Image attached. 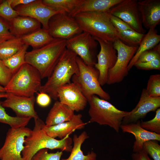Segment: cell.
<instances>
[{
	"instance_id": "obj_34",
	"label": "cell",
	"mask_w": 160,
	"mask_h": 160,
	"mask_svg": "<svg viewBox=\"0 0 160 160\" xmlns=\"http://www.w3.org/2000/svg\"><path fill=\"white\" fill-rule=\"evenodd\" d=\"M141 127L148 131L160 134V108L156 111L155 117L152 119L146 121H141Z\"/></svg>"
},
{
	"instance_id": "obj_25",
	"label": "cell",
	"mask_w": 160,
	"mask_h": 160,
	"mask_svg": "<svg viewBox=\"0 0 160 160\" xmlns=\"http://www.w3.org/2000/svg\"><path fill=\"white\" fill-rule=\"evenodd\" d=\"M88 138L89 136L85 131L78 136L74 135L72 139L73 146L70 155L68 158L61 160H96L97 154L94 151H92L84 155L81 150L82 145Z\"/></svg>"
},
{
	"instance_id": "obj_22",
	"label": "cell",
	"mask_w": 160,
	"mask_h": 160,
	"mask_svg": "<svg viewBox=\"0 0 160 160\" xmlns=\"http://www.w3.org/2000/svg\"><path fill=\"white\" fill-rule=\"evenodd\" d=\"M74 112L67 106L56 100L47 115L45 125L50 127L69 121L74 115Z\"/></svg>"
},
{
	"instance_id": "obj_39",
	"label": "cell",
	"mask_w": 160,
	"mask_h": 160,
	"mask_svg": "<svg viewBox=\"0 0 160 160\" xmlns=\"http://www.w3.org/2000/svg\"><path fill=\"white\" fill-rule=\"evenodd\" d=\"M13 74L9 69L0 59V85L5 87L8 84Z\"/></svg>"
},
{
	"instance_id": "obj_3",
	"label": "cell",
	"mask_w": 160,
	"mask_h": 160,
	"mask_svg": "<svg viewBox=\"0 0 160 160\" xmlns=\"http://www.w3.org/2000/svg\"><path fill=\"white\" fill-rule=\"evenodd\" d=\"M83 32L94 38L113 42L121 38L111 22L109 14L106 12H81L74 17Z\"/></svg>"
},
{
	"instance_id": "obj_28",
	"label": "cell",
	"mask_w": 160,
	"mask_h": 160,
	"mask_svg": "<svg viewBox=\"0 0 160 160\" xmlns=\"http://www.w3.org/2000/svg\"><path fill=\"white\" fill-rule=\"evenodd\" d=\"M21 37H15L0 44V59L4 60L10 57L23 45Z\"/></svg>"
},
{
	"instance_id": "obj_47",
	"label": "cell",
	"mask_w": 160,
	"mask_h": 160,
	"mask_svg": "<svg viewBox=\"0 0 160 160\" xmlns=\"http://www.w3.org/2000/svg\"><path fill=\"white\" fill-rule=\"evenodd\" d=\"M121 160H126V159H122Z\"/></svg>"
},
{
	"instance_id": "obj_24",
	"label": "cell",
	"mask_w": 160,
	"mask_h": 160,
	"mask_svg": "<svg viewBox=\"0 0 160 160\" xmlns=\"http://www.w3.org/2000/svg\"><path fill=\"white\" fill-rule=\"evenodd\" d=\"M160 35L155 29H150L145 35L134 56L127 67L129 71L134 66L139 57L143 53L150 49L159 43Z\"/></svg>"
},
{
	"instance_id": "obj_37",
	"label": "cell",
	"mask_w": 160,
	"mask_h": 160,
	"mask_svg": "<svg viewBox=\"0 0 160 160\" xmlns=\"http://www.w3.org/2000/svg\"><path fill=\"white\" fill-rule=\"evenodd\" d=\"M160 58V44L145 52L139 57L136 62H146Z\"/></svg>"
},
{
	"instance_id": "obj_40",
	"label": "cell",
	"mask_w": 160,
	"mask_h": 160,
	"mask_svg": "<svg viewBox=\"0 0 160 160\" xmlns=\"http://www.w3.org/2000/svg\"><path fill=\"white\" fill-rule=\"evenodd\" d=\"M134 66L140 69L160 70V58L146 62H136Z\"/></svg>"
},
{
	"instance_id": "obj_16",
	"label": "cell",
	"mask_w": 160,
	"mask_h": 160,
	"mask_svg": "<svg viewBox=\"0 0 160 160\" xmlns=\"http://www.w3.org/2000/svg\"><path fill=\"white\" fill-rule=\"evenodd\" d=\"M160 107V97L150 96L145 89H143L137 104L123 118L121 124L136 123L140 119L144 118L148 113L156 111Z\"/></svg>"
},
{
	"instance_id": "obj_5",
	"label": "cell",
	"mask_w": 160,
	"mask_h": 160,
	"mask_svg": "<svg viewBox=\"0 0 160 160\" xmlns=\"http://www.w3.org/2000/svg\"><path fill=\"white\" fill-rule=\"evenodd\" d=\"M41 78L38 71L25 63L12 77L4 87L6 93L27 97L34 96L42 86Z\"/></svg>"
},
{
	"instance_id": "obj_36",
	"label": "cell",
	"mask_w": 160,
	"mask_h": 160,
	"mask_svg": "<svg viewBox=\"0 0 160 160\" xmlns=\"http://www.w3.org/2000/svg\"><path fill=\"white\" fill-rule=\"evenodd\" d=\"M48 151L47 148L41 149L35 153L31 160H60L63 154L62 151L49 153Z\"/></svg>"
},
{
	"instance_id": "obj_10",
	"label": "cell",
	"mask_w": 160,
	"mask_h": 160,
	"mask_svg": "<svg viewBox=\"0 0 160 160\" xmlns=\"http://www.w3.org/2000/svg\"><path fill=\"white\" fill-rule=\"evenodd\" d=\"M31 130L26 127L9 129L4 143L0 149V160H23L21 153L25 138Z\"/></svg>"
},
{
	"instance_id": "obj_38",
	"label": "cell",
	"mask_w": 160,
	"mask_h": 160,
	"mask_svg": "<svg viewBox=\"0 0 160 160\" xmlns=\"http://www.w3.org/2000/svg\"><path fill=\"white\" fill-rule=\"evenodd\" d=\"M15 37L9 31V22L0 17V44Z\"/></svg>"
},
{
	"instance_id": "obj_26",
	"label": "cell",
	"mask_w": 160,
	"mask_h": 160,
	"mask_svg": "<svg viewBox=\"0 0 160 160\" xmlns=\"http://www.w3.org/2000/svg\"><path fill=\"white\" fill-rule=\"evenodd\" d=\"M24 44L31 46L33 49L40 48L53 41L54 38L48 30L41 28L21 37Z\"/></svg>"
},
{
	"instance_id": "obj_18",
	"label": "cell",
	"mask_w": 160,
	"mask_h": 160,
	"mask_svg": "<svg viewBox=\"0 0 160 160\" xmlns=\"http://www.w3.org/2000/svg\"><path fill=\"white\" fill-rule=\"evenodd\" d=\"M143 25L148 29H155L160 21V0H138Z\"/></svg>"
},
{
	"instance_id": "obj_8",
	"label": "cell",
	"mask_w": 160,
	"mask_h": 160,
	"mask_svg": "<svg viewBox=\"0 0 160 160\" xmlns=\"http://www.w3.org/2000/svg\"><path fill=\"white\" fill-rule=\"evenodd\" d=\"M113 45L117 53V58L113 67L108 71L106 82L108 85L119 83L128 75V66L138 47L128 45L119 39L115 41Z\"/></svg>"
},
{
	"instance_id": "obj_4",
	"label": "cell",
	"mask_w": 160,
	"mask_h": 160,
	"mask_svg": "<svg viewBox=\"0 0 160 160\" xmlns=\"http://www.w3.org/2000/svg\"><path fill=\"white\" fill-rule=\"evenodd\" d=\"M77 56L74 52L66 49L47 80L41 86L39 92L46 93L57 100L59 89L70 83L72 76L78 71Z\"/></svg>"
},
{
	"instance_id": "obj_2",
	"label": "cell",
	"mask_w": 160,
	"mask_h": 160,
	"mask_svg": "<svg viewBox=\"0 0 160 160\" xmlns=\"http://www.w3.org/2000/svg\"><path fill=\"white\" fill-rule=\"evenodd\" d=\"M66 40L55 39L48 44L27 52L26 63L36 68L41 79L49 77L66 49Z\"/></svg>"
},
{
	"instance_id": "obj_31",
	"label": "cell",
	"mask_w": 160,
	"mask_h": 160,
	"mask_svg": "<svg viewBox=\"0 0 160 160\" xmlns=\"http://www.w3.org/2000/svg\"><path fill=\"white\" fill-rule=\"evenodd\" d=\"M118 31L121 38V41L130 46L138 47L145 35L135 31Z\"/></svg>"
},
{
	"instance_id": "obj_46",
	"label": "cell",
	"mask_w": 160,
	"mask_h": 160,
	"mask_svg": "<svg viewBox=\"0 0 160 160\" xmlns=\"http://www.w3.org/2000/svg\"><path fill=\"white\" fill-rule=\"evenodd\" d=\"M0 92H6L4 87L0 85Z\"/></svg>"
},
{
	"instance_id": "obj_9",
	"label": "cell",
	"mask_w": 160,
	"mask_h": 160,
	"mask_svg": "<svg viewBox=\"0 0 160 160\" xmlns=\"http://www.w3.org/2000/svg\"><path fill=\"white\" fill-rule=\"evenodd\" d=\"M98 42L89 33L82 32L67 40L66 49L75 53L86 65L94 66Z\"/></svg>"
},
{
	"instance_id": "obj_15",
	"label": "cell",
	"mask_w": 160,
	"mask_h": 160,
	"mask_svg": "<svg viewBox=\"0 0 160 160\" xmlns=\"http://www.w3.org/2000/svg\"><path fill=\"white\" fill-rule=\"evenodd\" d=\"M6 99L2 102L4 108L11 109L16 116L31 117L34 119L39 118L34 107L36 99L34 96L27 97L7 93Z\"/></svg>"
},
{
	"instance_id": "obj_21",
	"label": "cell",
	"mask_w": 160,
	"mask_h": 160,
	"mask_svg": "<svg viewBox=\"0 0 160 160\" xmlns=\"http://www.w3.org/2000/svg\"><path fill=\"white\" fill-rule=\"evenodd\" d=\"M9 23L10 32L16 37H21L41 28L39 21L28 16L19 15Z\"/></svg>"
},
{
	"instance_id": "obj_1",
	"label": "cell",
	"mask_w": 160,
	"mask_h": 160,
	"mask_svg": "<svg viewBox=\"0 0 160 160\" xmlns=\"http://www.w3.org/2000/svg\"><path fill=\"white\" fill-rule=\"evenodd\" d=\"M34 119L33 129L25 139L24 148L21 153L23 160H31L36 153L43 148L60 149L62 151H71L72 140L69 135L60 140L52 138L43 129L45 124L43 121L39 118Z\"/></svg>"
},
{
	"instance_id": "obj_11",
	"label": "cell",
	"mask_w": 160,
	"mask_h": 160,
	"mask_svg": "<svg viewBox=\"0 0 160 160\" xmlns=\"http://www.w3.org/2000/svg\"><path fill=\"white\" fill-rule=\"evenodd\" d=\"M48 30L54 38L66 40L83 32L75 17L65 12L55 15L50 19Z\"/></svg>"
},
{
	"instance_id": "obj_12",
	"label": "cell",
	"mask_w": 160,
	"mask_h": 160,
	"mask_svg": "<svg viewBox=\"0 0 160 160\" xmlns=\"http://www.w3.org/2000/svg\"><path fill=\"white\" fill-rule=\"evenodd\" d=\"M137 0H122L107 12L117 17L128 24L134 31L144 34Z\"/></svg>"
},
{
	"instance_id": "obj_27",
	"label": "cell",
	"mask_w": 160,
	"mask_h": 160,
	"mask_svg": "<svg viewBox=\"0 0 160 160\" xmlns=\"http://www.w3.org/2000/svg\"><path fill=\"white\" fill-rule=\"evenodd\" d=\"M45 5L70 16L81 4L83 0H43Z\"/></svg>"
},
{
	"instance_id": "obj_17",
	"label": "cell",
	"mask_w": 160,
	"mask_h": 160,
	"mask_svg": "<svg viewBox=\"0 0 160 160\" xmlns=\"http://www.w3.org/2000/svg\"><path fill=\"white\" fill-rule=\"evenodd\" d=\"M57 96L61 103L67 106L74 111L83 110L88 102L79 88L73 82L60 87L57 91Z\"/></svg>"
},
{
	"instance_id": "obj_20",
	"label": "cell",
	"mask_w": 160,
	"mask_h": 160,
	"mask_svg": "<svg viewBox=\"0 0 160 160\" xmlns=\"http://www.w3.org/2000/svg\"><path fill=\"white\" fill-rule=\"evenodd\" d=\"M82 117L81 114H75L69 121L50 127H47L44 124L43 128L50 137L62 139L76 130H80L84 128L87 123L83 121Z\"/></svg>"
},
{
	"instance_id": "obj_14",
	"label": "cell",
	"mask_w": 160,
	"mask_h": 160,
	"mask_svg": "<svg viewBox=\"0 0 160 160\" xmlns=\"http://www.w3.org/2000/svg\"><path fill=\"white\" fill-rule=\"evenodd\" d=\"M14 9L20 16H28L37 20L42 24L43 28L47 30L50 19L55 15L65 12L45 5L41 0H34L29 4L17 6Z\"/></svg>"
},
{
	"instance_id": "obj_7",
	"label": "cell",
	"mask_w": 160,
	"mask_h": 160,
	"mask_svg": "<svg viewBox=\"0 0 160 160\" xmlns=\"http://www.w3.org/2000/svg\"><path fill=\"white\" fill-rule=\"evenodd\" d=\"M76 61L78 71L71 80L79 88L88 102L94 95L106 100H110V95L103 90L99 82L98 71L94 66L85 64L78 56Z\"/></svg>"
},
{
	"instance_id": "obj_43",
	"label": "cell",
	"mask_w": 160,
	"mask_h": 160,
	"mask_svg": "<svg viewBox=\"0 0 160 160\" xmlns=\"http://www.w3.org/2000/svg\"><path fill=\"white\" fill-rule=\"evenodd\" d=\"M132 160H151L148 155L143 150L133 153L131 155Z\"/></svg>"
},
{
	"instance_id": "obj_29",
	"label": "cell",
	"mask_w": 160,
	"mask_h": 160,
	"mask_svg": "<svg viewBox=\"0 0 160 160\" xmlns=\"http://www.w3.org/2000/svg\"><path fill=\"white\" fill-rule=\"evenodd\" d=\"M29 46L24 44L20 49L9 58L3 60L4 65L9 69L13 75L26 63L25 55Z\"/></svg>"
},
{
	"instance_id": "obj_33",
	"label": "cell",
	"mask_w": 160,
	"mask_h": 160,
	"mask_svg": "<svg viewBox=\"0 0 160 160\" xmlns=\"http://www.w3.org/2000/svg\"><path fill=\"white\" fill-rule=\"evenodd\" d=\"M11 0L3 1L0 3V17L8 22L19 16L11 6Z\"/></svg>"
},
{
	"instance_id": "obj_44",
	"label": "cell",
	"mask_w": 160,
	"mask_h": 160,
	"mask_svg": "<svg viewBox=\"0 0 160 160\" xmlns=\"http://www.w3.org/2000/svg\"><path fill=\"white\" fill-rule=\"evenodd\" d=\"M34 0H11V6L14 9L16 7L29 4Z\"/></svg>"
},
{
	"instance_id": "obj_30",
	"label": "cell",
	"mask_w": 160,
	"mask_h": 160,
	"mask_svg": "<svg viewBox=\"0 0 160 160\" xmlns=\"http://www.w3.org/2000/svg\"><path fill=\"white\" fill-rule=\"evenodd\" d=\"M0 101V122L7 124L13 129L26 127L32 118L12 116L6 112Z\"/></svg>"
},
{
	"instance_id": "obj_41",
	"label": "cell",
	"mask_w": 160,
	"mask_h": 160,
	"mask_svg": "<svg viewBox=\"0 0 160 160\" xmlns=\"http://www.w3.org/2000/svg\"><path fill=\"white\" fill-rule=\"evenodd\" d=\"M109 14L111 22L117 31H134L128 24L119 18Z\"/></svg>"
},
{
	"instance_id": "obj_23",
	"label": "cell",
	"mask_w": 160,
	"mask_h": 160,
	"mask_svg": "<svg viewBox=\"0 0 160 160\" xmlns=\"http://www.w3.org/2000/svg\"><path fill=\"white\" fill-rule=\"evenodd\" d=\"M122 0H83L78 7L70 16L74 17L77 14L87 12H106Z\"/></svg>"
},
{
	"instance_id": "obj_35",
	"label": "cell",
	"mask_w": 160,
	"mask_h": 160,
	"mask_svg": "<svg viewBox=\"0 0 160 160\" xmlns=\"http://www.w3.org/2000/svg\"><path fill=\"white\" fill-rule=\"evenodd\" d=\"M156 141L150 140L145 142L142 150L154 160H160V145Z\"/></svg>"
},
{
	"instance_id": "obj_13",
	"label": "cell",
	"mask_w": 160,
	"mask_h": 160,
	"mask_svg": "<svg viewBox=\"0 0 160 160\" xmlns=\"http://www.w3.org/2000/svg\"><path fill=\"white\" fill-rule=\"evenodd\" d=\"M99 43L100 50L97 55V62L94 67L99 72V81L101 86L106 84L109 70L115 65L117 58V51L113 43L94 38Z\"/></svg>"
},
{
	"instance_id": "obj_19",
	"label": "cell",
	"mask_w": 160,
	"mask_h": 160,
	"mask_svg": "<svg viewBox=\"0 0 160 160\" xmlns=\"http://www.w3.org/2000/svg\"><path fill=\"white\" fill-rule=\"evenodd\" d=\"M140 121L128 124H121L120 128L123 132L131 133L135 138L132 147L134 153L142 151L143 143L150 140L160 141V134L151 132L142 128L140 125Z\"/></svg>"
},
{
	"instance_id": "obj_42",
	"label": "cell",
	"mask_w": 160,
	"mask_h": 160,
	"mask_svg": "<svg viewBox=\"0 0 160 160\" xmlns=\"http://www.w3.org/2000/svg\"><path fill=\"white\" fill-rule=\"evenodd\" d=\"M36 101L40 106L45 107L48 106L51 102V97L47 94L39 92L37 93Z\"/></svg>"
},
{
	"instance_id": "obj_6",
	"label": "cell",
	"mask_w": 160,
	"mask_h": 160,
	"mask_svg": "<svg viewBox=\"0 0 160 160\" xmlns=\"http://www.w3.org/2000/svg\"><path fill=\"white\" fill-rule=\"evenodd\" d=\"M89 105V123L106 125L118 133L123 118L129 111L120 110L105 100L94 95L88 101Z\"/></svg>"
},
{
	"instance_id": "obj_32",
	"label": "cell",
	"mask_w": 160,
	"mask_h": 160,
	"mask_svg": "<svg viewBox=\"0 0 160 160\" xmlns=\"http://www.w3.org/2000/svg\"><path fill=\"white\" fill-rule=\"evenodd\" d=\"M146 91L150 96L160 97V74L151 75L148 81Z\"/></svg>"
},
{
	"instance_id": "obj_45",
	"label": "cell",
	"mask_w": 160,
	"mask_h": 160,
	"mask_svg": "<svg viewBox=\"0 0 160 160\" xmlns=\"http://www.w3.org/2000/svg\"><path fill=\"white\" fill-rule=\"evenodd\" d=\"M7 96V94L6 92H0V99L3 98H6Z\"/></svg>"
}]
</instances>
